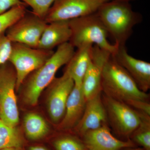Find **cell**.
I'll return each mask as SVG.
<instances>
[{
	"instance_id": "cell-15",
	"label": "cell",
	"mask_w": 150,
	"mask_h": 150,
	"mask_svg": "<svg viewBox=\"0 0 150 150\" xmlns=\"http://www.w3.org/2000/svg\"><path fill=\"white\" fill-rule=\"evenodd\" d=\"M86 102L81 85L74 84L67 100L64 115L60 122V128L67 129L76 127L83 115Z\"/></svg>"
},
{
	"instance_id": "cell-23",
	"label": "cell",
	"mask_w": 150,
	"mask_h": 150,
	"mask_svg": "<svg viewBox=\"0 0 150 150\" xmlns=\"http://www.w3.org/2000/svg\"><path fill=\"white\" fill-rule=\"evenodd\" d=\"M56 150H85L86 146L79 140L71 137H64L56 140L54 143Z\"/></svg>"
},
{
	"instance_id": "cell-8",
	"label": "cell",
	"mask_w": 150,
	"mask_h": 150,
	"mask_svg": "<svg viewBox=\"0 0 150 150\" xmlns=\"http://www.w3.org/2000/svg\"><path fill=\"white\" fill-rule=\"evenodd\" d=\"M47 25L44 19L27 11L6 30V34L12 43H22L37 48Z\"/></svg>"
},
{
	"instance_id": "cell-10",
	"label": "cell",
	"mask_w": 150,
	"mask_h": 150,
	"mask_svg": "<svg viewBox=\"0 0 150 150\" xmlns=\"http://www.w3.org/2000/svg\"><path fill=\"white\" fill-rule=\"evenodd\" d=\"M111 55L109 52L96 45L93 46L91 62L81 84L83 93L86 101L102 93L103 68Z\"/></svg>"
},
{
	"instance_id": "cell-4",
	"label": "cell",
	"mask_w": 150,
	"mask_h": 150,
	"mask_svg": "<svg viewBox=\"0 0 150 150\" xmlns=\"http://www.w3.org/2000/svg\"><path fill=\"white\" fill-rule=\"evenodd\" d=\"M71 36L69 42L74 48L92 44L109 52L115 53L118 46L107 39L108 32L96 13L69 21Z\"/></svg>"
},
{
	"instance_id": "cell-9",
	"label": "cell",
	"mask_w": 150,
	"mask_h": 150,
	"mask_svg": "<svg viewBox=\"0 0 150 150\" xmlns=\"http://www.w3.org/2000/svg\"><path fill=\"white\" fill-rule=\"evenodd\" d=\"M105 2L103 0H56L44 20L48 23L86 16L96 13Z\"/></svg>"
},
{
	"instance_id": "cell-25",
	"label": "cell",
	"mask_w": 150,
	"mask_h": 150,
	"mask_svg": "<svg viewBox=\"0 0 150 150\" xmlns=\"http://www.w3.org/2000/svg\"><path fill=\"white\" fill-rule=\"evenodd\" d=\"M23 4L20 0H0V15L13 7Z\"/></svg>"
},
{
	"instance_id": "cell-12",
	"label": "cell",
	"mask_w": 150,
	"mask_h": 150,
	"mask_svg": "<svg viewBox=\"0 0 150 150\" xmlns=\"http://www.w3.org/2000/svg\"><path fill=\"white\" fill-rule=\"evenodd\" d=\"M111 56L133 78L139 88L147 93L150 88V64L129 55L125 46H118Z\"/></svg>"
},
{
	"instance_id": "cell-16",
	"label": "cell",
	"mask_w": 150,
	"mask_h": 150,
	"mask_svg": "<svg viewBox=\"0 0 150 150\" xmlns=\"http://www.w3.org/2000/svg\"><path fill=\"white\" fill-rule=\"evenodd\" d=\"M71 36L69 21H60L47 23L37 48L46 50L69 42Z\"/></svg>"
},
{
	"instance_id": "cell-20",
	"label": "cell",
	"mask_w": 150,
	"mask_h": 150,
	"mask_svg": "<svg viewBox=\"0 0 150 150\" xmlns=\"http://www.w3.org/2000/svg\"><path fill=\"white\" fill-rule=\"evenodd\" d=\"M139 112L141 122L131 136L134 142L142 146L145 150H150V115Z\"/></svg>"
},
{
	"instance_id": "cell-14",
	"label": "cell",
	"mask_w": 150,
	"mask_h": 150,
	"mask_svg": "<svg viewBox=\"0 0 150 150\" xmlns=\"http://www.w3.org/2000/svg\"><path fill=\"white\" fill-rule=\"evenodd\" d=\"M108 123L107 113L101 93L87 100L82 117L75 128L79 134L83 136L87 131L108 125Z\"/></svg>"
},
{
	"instance_id": "cell-6",
	"label": "cell",
	"mask_w": 150,
	"mask_h": 150,
	"mask_svg": "<svg viewBox=\"0 0 150 150\" xmlns=\"http://www.w3.org/2000/svg\"><path fill=\"white\" fill-rule=\"evenodd\" d=\"M16 82L15 70L10 62L0 67V119L12 127H16L19 121Z\"/></svg>"
},
{
	"instance_id": "cell-11",
	"label": "cell",
	"mask_w": 150,
	"mask_h": 150,
	"mask_svg": "<svg viewBox=\"0 0 150 150\" xmlns=\"http://www.w3.org/2000/svg\"><path fill=\"white\" fill-rule=\"evenodd\" d=\"M48 100V114L54 123H60L64 115L67 100L74 86L72 79L64 72L51 83Z\"/></svg>"
},
{
	"instance_id": "cell-26",
	"label": "cell",
	"mask_w": 150,
	"mask_h": 150,
	"mask_svg": "<svg viewBox=\"0 0 150 150\" xmlns=\"http://www.w3.org/2000/svg\"><path fill=\"white\" fill-rule=\"evenodd\" d=\"M29 150H47L45 148L43 147L39 146H31Z\"/></svg>"
},
{
	"instance_id": "cell-1",
	"label": "cell",
	"mask_w": 150,
	"mask_h": 150,
	"mask_svg": "<svg viewBox=\"0 0 150 150\" xmlns=\"http://www.w3.org/2000/svg\"><path fill=\"white\" fill-rule=\"evenodd\" d=\"M96 13L117 46H125L134 26L142 20V16L133 10L129 2H106Z\"/></svg>"
},
{
	"instance_id": "cell-17",
	"label": "cell",
	"mask_w": 150,
	"mask_h": 150,
	"mask_svg": "<svg viewBox=\"0 0 150 150\" xmlns=\"http://www.w3.org/2000/svg\"><path fill=\"white\" fill-rule=\"evenodd\" d=\"M93 46L87 44L78 47L67 64L65 72L72 79L75 84H82L91 62Z\"/></svg>"
},
{
	"instance_id": "cell-19",
	"label": "cell",
	"mask_w": 150,
	"mask_h": 150,
	"mask_svg": "<svg viewBox=\"0 0 150 150\" xmlns=\"http://www.w3.org/2000/svg\"><path fill=\"white\" fill-rule=\"evenodd\" d=\"M23 144L22 138L16 126H9L0 119V149L10 148L20 149Z\"/></svg>"
},
{
	"instance_id": "cell-22",
	"label": "cell",
	"mask_w": 150,
	"mask_h": 150,
	"mask_svg": "<svg viewBox=\"0 0 150 150\" xmlns=\"http://www.w3.org/2000/svg\"><path fill=\"white\" fill-rule=\"evenodd\" d=\"M32 9V12L44 19L49 9L56 0H20Z\"/></svg>"
},
{
	"instance_id": "cell-5",
	"label": "cell",
	"mask_w": 150,
	"mask_h": 150,
	"mask_svg": "<svg viewBox=\"0 0 150 150\" xmlns=\"http://www.w3.org/2000/svg\"><path fill=\"white\" fill-rule=\"evenodd\" d=\"M53 50L32 48L22 43H12L8 62L16 73V88L18 90L31 73L44 64L54 54Z\"/></svg>"
},
{
	"instance_id": "cell-28",
	"label": "cell",
	"mask_w": 150,
	"mask_h": 150,
	"mask_svg": "<svg viewBox=\"0 0 150 150\" xmlns=\"http://www.w3.org/2000/svg\"><path fill=\"white\" fill-rule=\"evenodd\" d=\"M0 150H20V149L14 148H6V149H1Z\"/></svg>"
},
{
	"instance_id": "cell-29",
	"label": "cell",
	"mask_w": 150,
	"mask_h": 150,
	"mask_svg": "<svg viewBox=\"0 0 150 150\" xmlns=\"http://www.w3.org/2000/svg\"><path fill=\"white\" fill-rule=\"evenodd\" d=\"M105 2L110 1H123L129 2V1L132 0H103Z\"/></svg>"
},
{
	"instance_id": "cell-18",
	"label": "cell",
	"mask_w": 150,
	"mask_h": 150,
	"mask_svg": "<svg viewBox=\"0 0 150 150\" xmlns=\"http://www.w3.org/2000/svg\"><path fill=\"white\" fill-rule=\"evenodd\" d=\"M23 126L26 136L30 140L42 139L49 131V126L45 119L34 112H30L25 115Z\"/></svg>"
},
{
	"instance_id": "cell-21",
	"label": "cell",
	"mask_w": 150,
	"mask_h": 150,
	"mask_svg": "<svg viewBox=\"0 0 150 150\" xmlns=\"http://www.w3.org/2000/svg\"><path fill=\"white\" fill-rule=\"evenodd\" d=\"M26 6L25 4L16 6L0 15V33L5 32L11 25L26 13Z\"/></svg>"
},
{
	"instance_id": "cell-27",
	"label": "cell",
	"mask_w": 150,
	"mask_h": 150,
	"mask_svg": "<svg viewBox=\"0 0 150 150\" xmlns=\"http://www.w3.org/2000/svg\"><path fill=\"white\" fill-rule=\"evenodd\" d=\"M132 147L130 148H127L123 149V150H145L144 149H133V148H131Z\"/></svg>"
},
{
	"instance_id": "cell-3",
	"label": "cell",
	"mask_w": 150,
	"mask_h": 150,
	"mask_svg": "<svg viewBox=\"0 0 150 150\" xmlns=\"http://www.w3.org/2000/svg\"><path fill=\"white\" fill-rule=\"evenodd\" d=\"M74 48L69 42L58 46L44 64L29 75L24 91L26 104L32 106L37 104L40 94L54 81L57 71L71 58Z\"/></svg>"
},
{
	"instance_id": "cell-2",
	"label": "cell",
	"mask_w": 150,
	"mask_h": 150,
	"mask_svg": "<svg viewBox=\"0 0 150 150\" xmlns=\"http://www.w3.org/2000/svg\"><path fill=\"white\" fill-rule=\"evenodd\" d=\"M101 87L105 95L127 104L134 100L150 101L149 94L139 88L129 73L111 55L103 68Z\"/></svg>"
},
{
	"instance_id": "cell-13",
	"label": "cell",
	"mask_w": 150,
	"mask_h": 150,
	"mask_svg": "<svg viewBox=\"0 0 150 150\" xmlns=\"http://www.w3.org/2000/svg\"><path fill=\"white\" fill-rule=\"evenodd\" d=\"M83 136L88 150H121L134 146L131 141H121L112 136L108 125L87 131Z\"/></svg>"
},
{
	"instance_id": "cell-24",
	"label": "cell",
	"mask_w": 150,
	"mask_h": 150,
	"mask_svg": "<svg viewBox=\"0 0 150 150\" xmlns=\"http://www.w3.org/2000/svg\"><path fill=\"white\" fill-rule=\"evenodd\" d=\"M12 43L5 32L0 33V67L8 62L12 50Z\"/></svg>"
},
{
	"instance_id": "cell-7",
	"label": "cell",
	"mask_w": 150,
	"mask_h": 150,
	"mask_svg": "<svg viewBox=\"0 0 150 150\" xmlns=\"http://www.w3.org/2000/svg\"><path fill=\"white\" fill-rule=\"evenodd\" d=\"M108 123L117 133L131 136L141 122L140 112L125 103L102 93Z\"/></svg>"
}]
</instances>
